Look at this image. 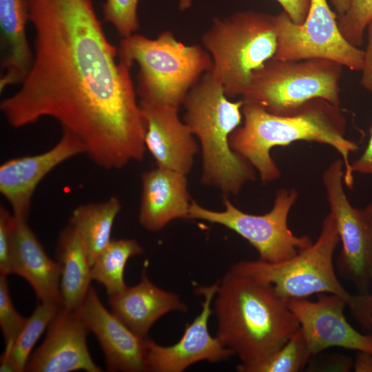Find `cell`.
<instances>
[{
	"label": "cell",
	"instance_id": "6da1fadb",
	"mask_svg": "<svg viewBox=\"0 0 372 372\" xmlns=\"http://www.w3.org/2000/svg\"><path fill=\"white\" fill-rule=\"evenodd\" d=\"M35 32L31 68L0 103L19 128L48 116L76 135L105 169L141 161L146 121L131 68L120 61L92 0H28Z\"/></svg>",
	"mask_w": 372,
	"mask_h": 372
},
{
	"label": "cell",
	"instance_id": "7a4b0ae2",
	"mask_svg": "<svg viewBox=\"0 0 372 372\" xmlns=\"http://www.w3.org/2000/svg\"><path fill=\"white\" fill-rule=\"evenodd\" d=\"M214 307L216 337L238 357L240 372L265 361L300 328L287 299L270 283L233 265L218 280Z\"/></svg>",
	"mask_w": 372,
	"mask_h": 372
},
{
	"label": "cell",
	"instance_id": "3957f363",
	"mask_svg": "<svg viewBox=\"0 0 372 372\" xmlns=\"http://www.w3.org/2000/svg\"><path fill=\"white\" fill-rule=\"evenodd\" d=\"M242 113L244 122L231 134L229 144L258 172L263 183L276 180L281 175L271 156V149L303 141L327 145L336 150L344 163V183L353 187L349 158L358 145L345 137L347 119L340 107L314 99L292 113L278 115L244 101Z\"/></svg>",
	"mask_w": 372,
	"mask_h": 372
},
{
	"label": "cell",
	"instance_id": "277c9868",
	"mask_svg": "<svg viewBox=\"0 0 372 372\" xmlns=\"http://www.w3.org/2000/svg\"><path fill=\"white\" fill-rule=\"evenodd\" d=\"M229 99L209 72L189 90L183 104V122L201 147V182L219 189L225 196L238 194L256 177L252 165L231 148L229 137L241 124L244 101Z\"/></svg>",
	"mask_w": 372,
	"mask_h": 372
},
{
	"label": "cell",
	"instance_id": "5b68a950",
	"mask_svg": "<svg viewBox=\"0 0 372 372\" xmlns=\"http://www.w3.org/2000/svg\"><path fill=\"white\" fill-rule=\"evenodd\" d=\"M117 49L120 61L138 66L136 91L143 104L178 110L189 90L214 66L203 46L185 45L170 30L154 39L134 34L123 38Z\"/></svg>",
	"mask_w": 372,
	"mask_h": 372
},
{
	"label": "cell",
	"instance_id": "8992f818",
	"mask_svg": "<svg viewBox=\"0 0 372 372\" xmlns=\"http://www.w3.org/2000/svg\"><path fill=\"white\" fill-rule=\"evenodd\" d=\"M340 237L333 214L324 218L317 240L291 258L276 263L260 260H242L233 266L237 269L270 283L282 297L307 298L313 294L340 296L356 320L365 329H372V296L349 293L338 280L333 255Z\"/></svg>",
	"mask_w": 372,
	"mask_h": 372
},
{
	"label": "cell",
	"instance_id": "52a82bcc",
	"mask_svg": "<svg viewBox=\"0 0 372 372\" xmlns=\"http://www.w3.org/2000/svg\"><path fill=\"white\" fill-rule=\"evenodd\" d=\"M201 41L213 61L211 73L225 95L242 96L253 73L276 53L273 15L245 10L223 19L214 18Z\"/></svg>",
	"mask_w": 372,
	"mask_h": 372
},
{
	"label": "cell",
	"instance_id": "ba28073f",
	"mask_svg": "<svg viewBox=\"0 0 372 372\" xmlns=\"http://www.w3.org/2000/svg\"><path fill=\"white\" fill-rule=\"evenodd\" d=\"M342 68L324 59H271L253 73L242 99L278 115L292 113L314 99H322L340 107Z\"/></svg>",
	"mask_w": 372,
	"mask_h": 372
},
{
	"label": "cell",
	"instance_id": "9c48e42d",
	"mask_svg": "<svg viewBox=\"0 0 372 372\" xmlns=\"http://www.w3.org/2000/svg\"><path fill=\"white\" fill-rule=\"evenodd\" d=\"M298 198L295 189H280L271 209L250 214L223 196L225 210L212 211L192 201L187 219L203 220L224 226L245 239L257 251L258 260L276 263L289 260L312 244L308 236H296L288 227V217Z\"/></svg>",
	"mask_w": 372,
	"mask_h": 372
},
{
	"label": "cell",
	"instance_id": "30bf717a",
	"mask_svg": "<svg viewBox=\"0 0 372 372\" xmlns=\"http://www.w3.org/2000/svg\"><path fill=\"white\" fill-rule=\"evenodd\" d=\"M277 48L273 59L300 61L324 59L353 71H361L364 50L342 34L335 13L327 0H311L302 24L295 23L282 11L273 15Z\"/></svg>",
	"mask_w": 372,
	"mask_h": 372
},
{
	"label": "cell",
	"instance_id": "8fae6325",
	"mask_svg": "<svg viewBox=\"0 0 372 372\" xmlns=\"http://www.w3.org/2000/svg\"><path fill=\"white\" fill-rule=\"evenodd\" d=\"M344 175L342 159L331 163L322 174L330 212L342 243L337 267L340 275L358 293H367L372 280V224L362 209L349 202L344 189Z\"/></svg>",
	"mask_w": 372,
	"mask_h": 372
},
{
	"label": "cell",
	"instance_id": "7c38bea8",
	"mask_svg": "<svg viewBox=\"0 0 372 372\" xmlns=\"http://www.w3.org/2000/svg\"><path fill=\"white\" fill-rule=\"evenodd\" d=\"M218 287V281L196 289V293L204 298L202 310L186 327L178 342L165 347L146 338L147 371L182 372L200 361L220 362L234 355L216 337H212L208 329L209 318L213 312L211 302Z\"/></svg>",
	"mask_w": 372,
	"mask_h": 372
},
{
	"label": "cell",
	"instance_id": "4fadbf2b",
	"mask_svg": "<svg viewBox=\"0 0 372 372\" xmlns=\"http://www.w3.org/2000/svg\"><path fill=\"white\" fill-rule=\"evenodd\" d=\"M311 355L331 347H341L372 355V335L355 329L344 313L347 306L340 296L320 293L316 301L288 300Z\"/></svg>",
	"mask_w": 372,
	"mask_h": 372
},
{
	"label": "cell",
	"instance_id": "5bb4252c",
	"mask_svg": "<svg viewBox=\"0 0 372 372\" xmlns=\"http://www.w3.org/2000/svg\"><path fill=\"white\" fill-rule=\"evenodd\" d=\"M62 130L59 141L48 151L11 158L1 165L0 193L16 218L27 220L33 194L45 176L65 161L85 154L83 143L72 132Z\"/></svg>",
	"mask_w": 372,
	"mask_h": 372
},
{
	"label": "cell",
	"instance_id": "9a60e30c",
	"mask_svg": "<svg viewBox=\"0 0 372 372\" xmlns=\"http://www.w3.org/2000/svg\"><path fill=\"white\" fill-rule=\"evenodd\" d=\"M89 332L76 311L60 306L41 344L31 353L28 372H101L87 345Z\"/></svg>",
	"mask_w": 372,
	"mask_h": 372
},
{
	"label": "cell",
	"instance_id": "2e32d148",
	"mask_svg": "<svg viewBox=\"0 0 372 372\" xmlns=\"http://www.w3.org/2000/svg\"><path fill=\"white\" fill-rule=\"evenodd\" d=\"M89 331L96 338L108 371H147L145 340L121 321L102 304L90 287L76 310Z\"/></svg>",
	"mask_w": 372,
	"mask_h": 372
},
{
	"label": "cell",
	"instance_id": "e0dca14e",
	"mask_svg": "<svg viewBox=\"0 0 372 372\" xmlns=\"http://www.w3.org/2000/svg\"><path fill=\"white\" fill-rule=\"evenodd\" d=\"M146 121L145 145L156 166L187 175L198 146L187 125L172 107L140 103Z\"/></svg>",
	"mask_w": 372,
	"mask_h": 372
},
{
	"label": "cell",
	"instance_id": "ac0fdd59",
	"mask_svg": "<svg viewBox=\"0 0 372 372\" xmlns=\"http://www.w3.org/2000/svg\"><path fill=\"white\" fill-rule=\"evenodd\" d=\"M140 225L150 231H159L171 221L187 219L192 201L186 175L156 167L141 175Z\"/></svg>",
	"mask_w": 372,
	"mask_h": 372
},
{
	"label": "cell",
	"instance_id": "d6986e66",
	"mask_svg": "<svg viewBox=\"0 0 372 372\" xmlns=\"http://www.w3.org/2000/svg\"><path fill=\"white\" fill-rule=\"evenodd\" d=\"M14 218L11 274L25 280L40 302L61 305L60 262L48 256L27 220Z\"/></svg>",
	"mask_w": 372,
	"mask_h": 372
},
{
	"label": "cell",
	"instance_id": "ffe728a7",
	"mask_svg": "<svg viewBox=\"0 0 372 372\" xmlns=\"http://www.w3.org/2000/svg\"><path fill=\"white\" fill-rule=\"evenodd\" d=\"M111 311L133 332L147 338L154 324L172 311L185 313L187 307L175 293L155 285L143 269L141 280L108 296Z\"/></svg>",
	"mask_w": 372,
	"mask_h": 372
},
{
	"label": "cell",
	"instance_id": "44dd1931",
	"mask_svg": "<svg viewBox=\"0 0 372 372\" xmlns=\"http://www.w3.org/2000/svg\"><path fill=\"white\" fill-rule=\"evenodd\" d=\"M28 21V0H0L1 92L21 85L31 68L34 52L27 39Z\"/></svg>",
	"mask_w": 372,
	"mask_h": 372
},
{
	"label": "cell",
	"instance_id": "7402d4cb",
	"mask_svg": "<svg viewBox=\"0 0 372 372\" xmlns=\"http://www.w3.org/2000/svg\"><path fill=\"white\" fill-rule=\"evenodd\" d=\"M56 250L61 266V305L76 311L83 302L92 280L91 265L83 245L70 223L61 231Z\"/></svg>",
	"mask_w": 372,
	"mask_h": 372
},
{
	"label": "cell",
	"instance_id": "603a6c76",
	"mask_svg": "<svg viewBox=\"0 0 372 372\" xmlns=\"http://www.w3.org/2000/svg\"><path fill=\"white\" fill-rule=\"evenodd\" d=\"M121 209L116 196L81 205L72 212L69 223L76 229L92 266L109 244L115 218Z\"/></svg>",
	"mask_w": 372,
	"mask_h": 372
},
{
	"label": "cell",
	"instance_id": "cb8c5ba5",
	"mask_svg": "<svg viewBox=\"0 0 372 372\" xmlns=\"http://www.w3.org/2000/svg\"><path fill=\"white\" fill-rule=\"evenodd\" d=\"M143 251L134 239H112L91 266L92 280L103 285L108 296L121 292L127 287L124 272L127 260Z\"/></svg>",
	"mask_w": 372,
	"mask_h": 372
},
{
	"label": "cell",
	"instance_id": "d4e9b609",
	"mask_svg": "<svg viewBox=\"0 0 372 372\" xmlns=\"http://www.w3.org/2000/svg\"><path fill=\"white\" fill-rule=\"evenodd\" d=\"M60 306L52 303L38 304L14 343L4 349L0 359L1 372L25 371L34 344L47 329Z\"/></svg>",
	"mask_w": 372,
	"mask_h": 372
},
{
	"label": "cell",
	"instance_id": "484cf974",
	"mask_svg": "<svg viewBox=\"0 0 372 372\" xmlns=\"http://www.w3.org/2000/svg\"><path fill=\"white\" fill-rule=\"evenodd\" d=\"M311 355L307 340L299 328L276 352L249 372H298Z\"/></svg>",
	"mask_w": 372,
	"mask_h": 372
},
{
	"label": "cell",
	"instance_id": "4316f807",
	"mask_svg": "<svg viewBox=\"0 0 372 372\" xmlns=\"http://www.w3.org/2000/svg\"><path fill=\"white\" fill-rule=\"evenodd\" d=\"M371 18L372 0H351L347 11L338 17V23L347 41L360 48L367 24Z\"/></svg>",
	"mask_w": 372,
	"mask_h": 372
},
{
	"label": "cell",
	"instance_id": "83f0119b",
	"mask_svg": "<svg viewBox=\"0 0 372 372\" xmlns=\"http://www.w3.org/2000/svg\"><path fill=\"white\" fill-rule=\"evenodd\" d=\"M139 0H105L103 20L110 23L122 38L128 37L139 28L137 7Z\"/></svg>",
	"mask_w": 372,
	"mask_h": 372
},
{
	"label": "cell",
	"instance_id": "f1b7e54d",
	"mask_svg": "<svg viewBox=\"0 0 372 372\" xmlns=\"http://www.w3.org/2000/svg\"><path fill=\"white\" fill-rule=\"evenodd\" d=\"M7 277L6 275L0 274V327L5 349L14 343L28 319L17 311L12 301Z\"/></svg>",
	"mask_w": 372,
	"mask_h": 372
},
{
	"label": "cell",
	"instance_id": "f546056e",
	"mask_svg": "<svg viewBox=\"0 0 372 372\" xmlns=\"http://www.w3.org/2000/svg\"><path fill=\"white\" fill-rule=\"evenodd\" d=\"M15 218L4 207H0V274H11V256Z\"/></svg>",
	"mask_w": 372,
	"mask_h": 372
},
{
	"label": "cell",
	"instance_id": "4dcf8cb0",
	"mask_svg": "<svg viewBox=\"0 0 372 372\" xmlns=\"http://www.w3.org/2000/svg\"><path fill=\"white\" fill-rule=\"evenodd\" d=\"M367 44L364 50L363 65L361 70V85L372 93V18L367 24Z\"/></svg>",
	"mask_w": 372,
	"mask_h": 372
},
{
	"label": "cell",
	"instance_id": "1f68e13d",
	"mask_svg": "<svg viewBox=\"0 0 372 372\" xmlns=\"http://www.w3.org/2000/svg\"><path fill=\"white\" fill-rule=\"evenodd\" d=\"M290 19L296 24H302L306 19L311 0H276Z\"/></svg>",
	"mask_w": 372,
	"mask_h": 372
},
{
	"label": "cell",
	"instance_id": "d6a6232c",
	"mask_svg": "<svg viewBox=\"0 0 372 372\" xmlns=\"http://www.w3.org/2000/svg\"><path fill=\"white\" fill-rule=\"evenodd\" d=\"M353 174L360 173L372 176V125L370 137L363 153L351 163Z\"/></svg>",
	"mask_w": 372,
	"mask_h": 372
},
{
	"label": "cell",
	"instance_id": "836d02e7",
	"mask_svg": "<svg viewBox=\"0 0 372 372\" xmlns=\"http://www.w3.org/2000/svg\"><path fill=\"white\" fill-rule=\"evenodd\" d=\"M354 364V369L356 372H372V355L358 352Z\"/></svg>",
	"mask_w": 372,
	"mask_h": 372
},
{
	"label": "cell",
	"instance_id": "e575fe53",
	"mask_svg": "<svg viewBox=\"0 0 372 372\" xmlns=\"http://www.w3.org/2000/svg\"><path fill=\"white\" fill-rule=\"evenodd\" d=\"M351 0H331L338 17L344 14L350 6Z\"/></svg>",
	"mask_w": 372,
	"mask_h": 372
},
{
	"label": "cell",
	"instance_id": "d590c367",
	"mask_svg": "<svg viewBox=\"0 0 372 372\" xmlns=\"http://www.w3.org/2000/svg\"><path fill=\"white\" fill-rule=\"evenodd\" d=\"M193 0H178V8L180 11H185L190 8Z\"/></svg>",
	"mask_w": 372,
	"mask_h": 372
},
{
	"label": "cell",
	"instance_id": "8d00e7d4",
	"mask_svg": "<svg viewBox=\"0 0 372 372\" xmlns=\"http://www.w3.org/2000/svg\"><path fill=\"white\" fill-rule=\"evenodd\" d=\"M362 210L366 218L372 224V202L363 208Z\"/></svg>",
	"mask_w": 372,
	"mask_h": 372
}]
</instances>
